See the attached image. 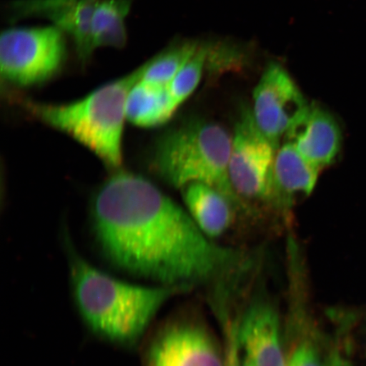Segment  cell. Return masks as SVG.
Returning a JSON list of instances; mask_svg holds the SVG:
<instances>
[{
    "mask_svg": "<svg viewBox=\"0 0 366 366\" xmlns=\"http://www.w3.org/2000/svg\"><path fill=\"white\" fill-rule=\"evenodd\" d=\"M145 64L137 70L75 102L51 104L26 102L39 120L65 132L112 169L122 166L126 104L132 86L142 79Z\"/></svg>",
    "mask_w": 366,
    "mask_h": 366,
    "instance_id": "cell-3",
    "label": "cell"
},
{
    "mask_svg": "<svg viewBox=\"0 0 366 366\" xmlns=\"http://www.w3.org/2000/svg\"><path fill=\"white\" fill-rule=\"evenodd\" d=\"M239 114L232 136L229 177L242 199L267 200L277 149L256 125L249 107H242Z\"/></svg>",
    "mask_w": 366,
    "mask_h": 366,
    "instance_id": "cell-7",
    "label": "cell"
},
{
    "mask_svg": "<svg viewBox=\"0 0 366 366\" xmlns=\"http://www.w3.org/2000/svg\"><path fill=\"white\" fill-rule=\"evenodd\" d=\"M222 318L234 336L242 359L249 366H287L285 336L280 315L271 301H251L236 322Z\"/></svg>",
    "mask_w": 366,
    "mask_h": 366,
    "instance_id": "cell-9",
    "label": "cell"
},
{
    "mask_svg": "<svg viewBox=\"0 0 366 366\" xmlns=\"http://www.w3.org/2000/svg\"><path fill=\"white\" fill-rule=\"evenodd\" d=\"M126 116L132 124L143 127L158 126L170 120L173 114L167 86L159 88L140 79L128 94Z\"/></svg>",
    "mask_w": 366,
    "mask_h": 366,
    "instance_id": "cell-15",
    "label": "cell"
},
{
    "mask_svg": "<svg viewBox=\"0 0 366 366\" xmlns=\"http://www.w3.org/2000/svg\"><path fill=\"white\" fill-rule=\"evenodd\" d=\"M286 338L287 366H350L340 347L320 330L300 291L292 292Z\"/></svg>",
    "mask_w": 366,
    "mask_h": 366,
    "instance_id": "cell-10",
    "label": "cell"
},
{
    "mask_svg": "<svg viewBox=\"0 0 366 366\" xmlns=\"http://www.w3.org/2000/svg\"><path fill=\"white\" fill-rule=\"evenodd\" d=\"M320 172L286 142L274 157L267 201L286 208L296 195L310 196L317 184Z\"/></svg>",
    "mask_w": 366,
    "mask_h": 366,
    "instance_id": "cell-13",
    "label": "cell"
},
{
    "mask_svg": "<svg viewBox=\"0 0 366 366\" xmlns=\"http://www.w3.org/2000/svg\"><path fill=\"white\" fill-rule=\"evenodd\" d=\"M130 9L131 0H99L91 23L94 50L100 47H124L125 20Z\"/></svg>",
    "mask_w": 366,
    "mask_h": 366,
    "instance_id": "cell-16",
    "label": "cell"
},
{
    "mask_svg": "<svg viewBox=\"0 0 366 366\" xmlns=\"http://www.w3.org/2000/svg\"><path fill=\"white\" fill-rule=\"evenodd\" d=\"M182 190L190 216L209 239L223 235L232 226L235 206L221 192L203 183H193Z\"/></svg>",
    "mask_w": 366,
    "mask_h": 366,
    "instance_id": "cell-14",
    "label": "cell"
},
{
    "mask_svg": "<svg viewBox=\"0 0 366 366\" xmlns=\"http://www.w3.org/2000/svg\"><path fill=\"white\" fill-rule=\"evenodd\" d=\"M285 139L320 171L333 163L342 145L341 130L335 118L315 104H310L290 127Z\"/></svg>",
    "mask_w": 366,
    "mask_h": 366,
    "instance_id": "cell-12",
    "label": "cell"
},
{
    "mask_svg": "<svg viewBox=\"0 0 366 366\" xmlns=\"http://www.w3.org/2000/svg\"><path fill=\"white\" fill-rule=\"evenodd\" d=\"M225 332L227 340V353L225 354L226 366H249L246 364L244 359H242L231 329L226 328Z\"/></svg>",
    "mask_w": 366,
    "mask_h": 366,
    "instance_id": "cell-19",
    "label": "cell"
},
{
    "mask_svg": "<svg viewBox=\"0 0 366 366\" xmlns=\"http://www.w3.org/2000/svg\"><path fill=\"white\" fill-rule=\"evenodd\" d=\"M199 44L186 42L164 49L145 63L141 81L159 88H166L194 54Z\"/></svg>",
    "mask_w": 366,
    "mask_h": 366,
    "instance_id": "cell-17",
    "label": "cell"
},
{
    "mask_svg": "<svg viewBox=\"0 0 366 366\" xmlns=\"http://www.w3.org/2000/svg\"><path fill=\"white\" fill-rule=\"evenodd\" d=\"M99 0H18L11 8L16 16H41L71 36L77 54L86 61L94 51L91 23Z\"/></svg>",
    "mask_w": 366,
    "mask_h": 366,
    "instance_id": "cell-11",
    "label": "cell"
},
{
    "mask_svg": "<svg viewBox=\"0 0 366 366\" xmlns=\"http://www.w3.org/2000/svg\"><path fill=\"white\" fill-rule=\"evenodd\" d=\"M141 366H226V355L210 329L189 310L154 325L141 343Z\"/></svg>",
    "mask_w": 366,
    "mask_h": 366,
    "instance_id": "cell-5",
    "label": "cell"
},
{
    "mask_svg": "<svg viewBox=\"0 0 366 366\" xmlns=\"http://www.w3.org/2000/svg\"><path fill=\"white\" fill-rule=\"evenodd\" d=\"M71 294L81 322L95 337L114 346H140L155 317L181 287L142 286L122 281L73 256Z\"/></svg>",
    "mask_w": 366,
    "mask_h": 366,
    "instance_id": "cell-2",
    "label": "cell"
},
{
    "mask_svg": "<svg viewBox=\"0 0 366 366\" xmlns=\"http://www.w3.org/2000/svg\"><path fill=\"white\" fill-rule=\"evenodd\" d=\"M232 144V136L221 125L196 120L160 137L153 166L164 181L177 189L203 183L221 192L235 207H246L229 177Z\"/></svg>",
    "mask_w": 366,
    "mask_h": 366,
    "instance_id": "cell-4",
    "label": "cell"
},
{
    "mask_svg": "<svg viewBox=\"0 0 366 366\" xmlns=\"http://www.w3.org/2000/svg\"><path fill=\"white\" fill-rule=\"evenodd\" d=\"M210 46H198L195 51L167 86L172 114L194 93L202 79L205 64L208 62Z\"/></svg>",
    "mask_w": 366,
    "mask_h": 366,
    "instance_id": "cell-18",
    "label": "cell"
},
{
    "mask_svg": "<svg viewBox=\"0 0 366 366\" xmlns=\"http://www.w3.org/2000/svg\"><path fill=\"white\" fill-rule=\"evenodd\" d=\"M93 214L109 262L160 285L191 291L210 283L221 296L249 264L242 252L210 241L189 212L135 174L109 178L95 196Z\"/></svg>",
    "mask_w": 366,
    "mask_h": 366,
    "instance_id": "cell-1",
    "label": "cell"
},
{
    "mask_svg": "<svg viewBox=\"0 0 366 366\" xmlns=\"http://www.w3.org/2000/svg\"><path fill=\"white\" fill-rule=\"evenodd\" d=\"M66 58L65 34L54 26L10 29L0 38V71L12 84H42L61 70Z\"/></svg>",
    "mask_w": 366,
    "mask_h": 366,
    "instance_id": "cell-6",
    "label": "cell"
},
{
    "mask_svg": "<svg viewBox=\"0 0 366 366\" xmlns=\"http://www.w3.org/2000/svg\"><path fill=\"white\" fill-rule=\"evenodd\" d=\"M310 105L285 69L271 63L254 89L251 111L256 125L278 149L287 131Z\"/></svg>",
    "mask_w": 366,
    "mask_h": 366,
    "instance_id": "cell-8",
    "label": "cell"
}]
</instances>
